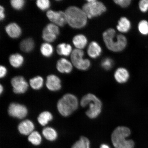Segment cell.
Returning a JSON list of instances; mask_svg holds the SVG:
<instances>
[{"mask_svg":"<svg viewBox=\"0 0 148 148\" xmlns=\"http://www.w3.org/2000/svg\"><path fill=\"white\" fill-rule=\"evenodd\" d=\"M103 37L106 47L111 51L119 52L123 50L126 47L127 38L123 35H116L113 29H107L103 33Z\"/></svg>","mask_w":148,"mask_h":148,"instance_id":"6da1fadb","label":"cell"},{"mask_svg":"<svg viewBox=\"0 0 148 148\" xmlns=\"http://www.w3.org/2000/svg\"><path fill=\"white\" fill-rule=\"evenodd\" d=\"M64 12L67 23L72 27L79 29L86 25L88 18L82 9L76 6H70Z\"/></svg>","mask_w":148,"mask_h":148,"instance_id":"7a4b0ae2","label":"cell"},{"mask_svg":"<svg viewBox=\"0 0 148 148\" xmlns=\"http://www.w3.org/2000/svg\"><path fill=\"white\" fill-rule=\"evenodd\" d=\"M131 131L127 127H118L114 130L111 136L113 145L116 148H134V140L127 139L130 136Z\"/></svg>","mask_w":148,"mask_h":148,"instance_id":"3957f363","label":"cell"},{"mask_svg":"<svg viewBox=\"0 0 148 148\" xmlns=\"http://www.w3.org/2000/svg\"><path fill=\"white\" fill-rule=\"evenodd\" d=\"M80 104L83 107L88 106L86 114L90 119H95L101 113L102 106L101 102L93 94H88L84 96L81 100Z\"/></svg>","mask_w":148,"mask_h":148,"instance_id":"277c9868","label":"cell"},{"mask_svg":"<svg viewBox=\"0 0 148 148\" xmlns=\"http://www.w3.org/2000/svg\"><path fill=\"white\" fill-rule=\"evenodd\" d=\"M78 105V99L75 95L67 94L59 100L57 107L61 114L64 116H67L77 110Z\"/></svg>","mask_w":148,"mask_h":148,"instance_id":"5b68a950","label":"cell"},{"mask_svg":"<svg viewBox=\"0 0 148 148\" xmlns=\"http://www.w3.org/2000/svg\"><path fill=\"white\" fill-rule=\"evenodd\" d=\"M83 5L82 10L88 18L101 16L106 12V8L103 3L97 0H88Z\"/></svg>","mask_w":148,"mask_h":148,"instance_id":"8992f818","label":"cell"},{"mask_svg":"<svg viewBox=\"0 0 148 148\" xmlns=\"http://www.w3.org/2000/svg\"><path fill=\"white\" fill-rule=\"evenodd\" d=\"M84 52L82 50L75 49L71 54V63L77 69L81 70H87L90 66V62L87 59L83 58Z\"/></svg>","mask_w":148,"mask_h":148,"instance_id":"52a82bcc","label":"cell"},{"mask_svg":"<svg viewBox=\"0 0 148 148\" xmlns=\"http://www.w3.org/2000/svg\"><path fill=\"white\" fill-rule=\"evenodd\" d=\"M8 112L9 115L13 117L23 119L27 115L26 107L19 103H12L9 105Z\"/></svg>","mask_w":148,"mask_h":148,"instance_id":"ba28073f","label":"cell"},{"mask_svg":"<svg viewBox=\"0 0 148 148\" xmlns=\"http://www.w3.org/2000/svg\"><path fill=\"white\" fill-rule=\"evenodd\" d=\"M46 15L50 21L59 26H64L67 23L65 13L62 11L55 12L49 10L46 13Z\"/></svg>","mask_w":148,"mask_h":148,"instance_id":"9c48e42d","label":"cell"},{"mask_svg":"<svg viewBox=\"0 0 148 148\" xmlns=\"http://www.w3.org/2000/svg\"><path fill=\"white\" fill-rule=\"evenodd\" d=\"M11 83L13 91L16 94L25 93L27 91L29 85L23 77L16 76L13 78L11 80Z\"/></svg>","mask_w":148,"mask_h":148,"instance_id":"30bf717a","label":"cell"},{"mask_svg":"<svg viewBox=\"0 0 148 148\" xmlns=\"http://www.w3.org/2000/svg\"><path fill=\"white\" fill-rule=\"evenodd\" d=\"M61 80L57 76L49 75L47 77L46 85L47 88L51 91H57L61 88Z\"/></svg>","mask_w":148,"mask_h":148,"instance_id":"8fae6325","label":"cell"},{"mask_svg":"<svg viewBox=\"0 0 148 148\" xmlns=\"http://www.w3.org/2000/svg\"><path fill=\"white\" fill-rule=\"evenodd\" d=\"M34 129V123L29 120H24L20 123L18 126V130L22 134L27 136L32 132Z\"/></svg>","mask_w":148,"mask_h":148,"instance_id":"7c38bea8","label":"cell"},{"mask_svg":"<svg viewBox=\"0 0 148 148\" xmlns=\"http://www.w3.org/2000/svg\"><path fill=\"white\" fill-rule=\"evenodd\" d=\"M73 64L66 59L62 58L57 61L56 68L57 70L62 73H69L73 69Z\"/></svg>","mask_w":148,"mask_h":148,"instance_id":"4fadbf2b","label":"cell"},{"mask_svg":"<svg viewBox=\"0 0 148 148\" xmlns=\"http://www.w3.org/2000/svg\"><path fill=\"white\" fill-rule=\"evenodd\" d=\"M130 75L127 69L120 67L116 70L114 74V77L118 83L123 84L127 82L129 78Z\"/></svg>","mask_w":148,"mask_h":148,"instance_id":"5bb4252c","label":"cell"},{"mask_svg":"<svg viewBox=\"0 0 148 148\" xmlns=\"http://www.w3.org/2000/svg\"><path fill=\"white\" fill-rule=\"evenodd\" d=\"M5 30L8 36L12 38H17L21 34V30L17 24L12 23L5 27Z\"/></svg>","mask_w":148,"mask_h":148,"instance_id":"9a60e30c","label":"cell"},{"mask_svg":"<svg viewBox=\"0 0 148 148\" xmlns=\"http://www.w3.org/2000/svg\"><path fill=\"white\" fill-rule=\"evenodd\" d=\"M101 48L97 42L92 41L90 42L87 50V53L90 58H96L101 55Z\"/></svg>","mask_w":148,"mask_h":148,"instance_id":"2e32d148","label":"cell"},{"mask_svg":"<svg viewBox=\"0 0 148 148\" xmlns=\"http://www.w3.org/2000/svg\"><path fill=\"white\" fill-rule=\"evenodd\" d=\"M73 42L76 49L82 50L88 43L87 38L83 34H78L74 37Z\"/></svg>","mask_w":148,"mask_h":148,"instance_id":"e0dca14e","label":"cell"},{"mask_svg":"<svg viewBox=\"0 0 148 148\" xmlns=\"http://www.w3.org/2000/svg\"><path fill=\"white\" fill-rule=\"evenodd\" d=\"M131 23L130 21L125 17H122L120 18L116 26L117 30L121 33H127L130 29Z\"/></svg>","mask_w":148,"mask_h":148,"instance_id":"ac0fdd59","label":"cell"},{"mask_svg":"<svg viewBox=\"0 0 148 148\" xmlns=\"http://www.w3.org/2000/svg\"><path fill=\"white\" fill-rule=\"evenodd\" d=\"M42 134L46 140L53 141L57 138L58 134L54 129L50 127L44 128L42 131Z\"/></svg>","mask_w":148,"mask_h":148,"instance_id":"d6986e66","label":"cell"},{"mask_svg":"<svg viewBox=\"0 0 148 148\" xmlns=\"http://www.w3.org/2000/svg\"><path fill=\"white\" fill-rule=\"evenodd\" d=\"M9 61L12 66L18 68L20 67L23 64L24 59L23 56L19 53H15L10 56Z\"/></svg>","mask_w":148,"mask_h":148,"instance_id":"ffe728a7","label":"cell"},{"mask_svg":"<svg viewBox=\"0 0 148 148\" xmlns=\"http://www.w3.org/2000/svg\"><path fill=\"white\" fill-rule=\"evenodd\" d=\"M57 53L60 55L67 56L71 54L72 48L69 44L62 43L58 44L56 49Z\"/></svg>","mask_w":148,"mask_h":148,"instance_id":"44dd1931","label":"cell"},{"mask_svg":"<svg viewBox=\"0 0 148 148\" xmlns=\"http://www.w3.org/2000/svg\"><path fill=\"white\" fill-rule=\"evenodd\" d=\"M34 46V42L32 39L28 38L22 40L20 43V47L22 51L28 53L32 50Z\"/></svg>","mask_w":148,"mask_h":148,"instance_id":"7402d4cb","label":"cell"},{"mask_svg":"<svg viewBox=\"0 0 148 148\" xmlns=\"http://www.w3.org/2000/svg\"><path fill=\"white\" fill-rule=\"evenodd\" d=\"M52 114L50 112L45 111L39 115L38 118V123L42 126H45L53 119Z\"/></svg>","mask_w":148,"mask_h":148,"instance_id":"603a6c76","label":"cell"},{"mask_svg":"<svg viewBox=\"0 0 148 148\" xmlns=\"http://www.w3.org/2000/svg\"><path fill=\"white\" fill-rule=\"evenodd\" d=\"M28 140L33 145H40L42 141V138L40 133L37 131H33L28 136Z\"/></svg>","mask_w":148,"mask_h":148,"instance_id":"cb8c5ba5","label":"cell"},{"mask_svg":"<svg viewBox=\"0 0 148 148\" xmlns=\"http://www.w3.org/2000/svg\"><path fill=\"white\" fill-rule=\"evenodd\" d=\"M43 79L40 76L33 77L29 80V84L33 89L38 90L41 88L43 85Z\"/></svg>","mask_w":148,"mask_h":148,"instance_id":"d4e9b609","label":"cell"},{"mask_svg":"<svg viewBox=\"0 0 148 148\" xmlns=\"http://www.w3.org/2000/svg\"><path fill=\"white\" fill-rule=\"evenodd\" d=\"M90 140L85 137L82 136L75 142L71 148H90Z\"/></svg>","mask_w":148,"mask_h":148,"instance_id":"484cf974","label":"cell"},{"mask_svg":"<svg viewBox=\"0 0 148 148\" xmlns=\"http://www.w3.org/2000/svg\"><path fill=\"white\" fill-rule=\"evenodd\" d=\"M40 52L44 56L49 57L51 56L53 53V46L47 42L42 44L40 48Z\"/></svg>","mask_w":148,"mask_h":148,"instance_id":"4316f807","label":"cell"},{"mask_svg":"<svg viewBox=\"0 0 148 148\" xmlns=\"http://www.w3.org/2000/svg\"><path fill=\"white\" fill-rule=\"evenodd\" d=\"M57 36L53 34L48 30L46 27L44 28L42 32V38L45 41L47 42H52L56 39Z\"/></svg>","mask_w":148,"mask_h":148,"instance_id":"83f0119b","label":"cell"},{"mask_svg":"<svg viewBox=\"0 0 148 148\" xmlns=\"http://www.w3.org/2000/svg\"><path fill=\"white\" fill-rule=\"evenodd\" d=\"M139 31L142 35H148V22L145 20H142L139 23L138 25Z\"/></svg>","mask_w":148,"mask_h":148,"instance_id":"f1b7e54d","label":"cell"},{"mask_svg":"<svg viewBox=\"0 0 148 148\" xmlns=\"http://www.w3.org/2000/svg\"><path fill=\"white\" fill-rule=\"evenodd\" d=\"M36 4L38 8L42 10H45L49 8L50 3L49 0H38Z\"/></svg>","mask_w":148,"mask_h":148,"instance_id":"f546056e","label":"cell"},{"mask_svg":"<svg viewBox=\"0 0 148 148\" xmlns=\"http://www.w3.org/2000/svg\"><path fill=\"white\" fill-rule=\"evenodd\" d=\"M113 61L110 58H105L101 63L102 67L105 70H110L113 66Z\"/></svg>","mask_w":148,"mask_h":148,"instance_id":"4dcf8cb0","label":"cell"},{"mask_svg":"<svg viewBox=\"0 0 148 148\" xmlns=\"http://www.w3.org/2000/svg\"><path fill=\"white\" fill-rule=\"evenodd\" d=\"M10 3L13 8L16 10H19L23 8L25 1L24 0H12Z\"/></svg>","mask_w":148,"mask_h":148,"instance_id":"1f68e13d","label":"cell"},{"mask_svg":"<svg viewBox=\"0 0 148 148\" xmlns=\"http://www.w3.org/2000/svg\"><path fill=\"white\" fill-rule=\"evenodd\" d=\"M48 30L57 36L60 34V29L58 25L53 23H49L46 27Z\"/></svg>","mask_w":148,"mask_h":148,"instance_id":"d6a6232c","label":"cell"},{"mask_svg":"<svg viewBox=\"0 0 148 148\" xmlns=\"http://www.w3.org/2000/svg\"><path fill=\"white\" fill-rule=\"evenodd\" d=\"M139 8L140 11L145 12L148 10V0H141L138 4Z\"/></svg>","mask_w":148,"mask_h":148,"instance_id":"836d02e7","label":"cell"},{"mask_svg":"<svg viewBox=\"0 0 148 148\" xmlns=\"http://www.w3.org/2000/svg\"><path fill=\"white\" fill-rule=\"evenodd\" d=\"M114 2L122 8H126L130 4L131 1V0H116L114 1Z\"/></svg>","mask_w":148,"mask_h":148,"instance_id":"e575fe53","label":"cell"},{"mask_svg":"<svg viewBox=\"0 0 148 148\" xmlns=\"http://www.w3.org/2000/svg\"><path fill=\"white\" fill-rule=\"evenodd\" d=\"M7 73L6 68L4 66H0V77L3 78L6 75Z\"/></svg>","mask_w":148,"mask_h":148,"instance_id":"d590c367","label":"cell"},{"mask_svg":"<svg viewBox=\"0 0 148 148\" xmlns=\"http://www.w3.org/2000/svg\"><path fill=\"white\" fill-rule=\"evenodd\" d=\"M5 18L4 13V8L1 5L0 6V19L3 20Z\"/></svg>","mask_w":148,"mask_h":148,"instance_id":"8d00e7d4","label":"cell"},{"mask_svg":"<svg viewBox=\"0 0 148 148\" xmlns=\"http://www.w3.org/2000/svg\"><path fill=\"white\" fill-rule=\"evenodd\" d=\"M100 148H111L110 146H109L107 144H101L100 146Z\"/></svg>","mask_w":148,"mask_h":148,"instance_id":"74e56055","label":"cell"},{"mask_svg":"<svg viewBox=\"0 0 148 148\" xmlns=\"http://www.w3.org/2000/svg\"><path fill=\"white\" fill-rule=\"evenodd\" d=\"M3 86H2V85H1L0 86V92H1V94L2 93V92L3 91Z\"/></svg>","mask_w":148,"mask_h":148,"instance_id":"f35d334b","label":"cell"}]
</instances>
